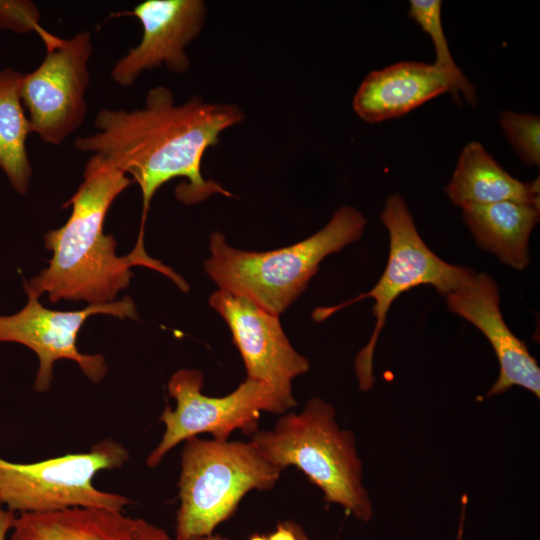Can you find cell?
Wrapping results in <instances>:
<instances>
[{"mask_svg":"<svg viewBox=\"0 0 540 540\" xmlns=\"http://www.w3.org/2000/svg\"><path fill=\"white\" fill-rule=\"evenodd\" d=\"M244 118L236 103H213L192 96L176 104L173 92L160 85L147 92L142 108L101 109L95 117L96 132L76 138L74 146L105 157L140 186L143 212L134 249L145 251L147 212L163 184L184 178L175 193L186 205L215 193L232 196L217 182L204 179L201 162L207 149L219 142L220 134Z\"/></svg>","mask_w":540,"mask_h":540,"instance_id":"obj_1","label":"cell"},{"mask_svg":"<svg viewBox=\"0 0 540 540\" xmlns=\"http://www.w3.org/2000/svg\"><path fill=\"white\" fill-rule=\"evenodd\" d=\"M131 183L132 179L112 162L93 154L85 164L82 183L64 204L72 207L70 217L62 227L44 236L45 246L52 252L49 266L25 282L24 288L39 297L47 293L53 303L62 299L111 303L129 285L133 276L130 268L142 265L188 291L181 276L147 253L132 250L127 256H117L115 238L104 233L111 204Z\"/></svg>","mask_w":540,"mask_h":540,"instance_id":"obj_2","label":"cell"},{"mask_svg":"<svg viewBox=\"0 0 540 540\" xmlns=\"http://www.w3.org/2000/svg\"><path fill=\"white\" fill-rule=\"evenodd\" d=\"M366 223L357 209L342 206L310 237L262 252L233 248L221 232L214 231L204 269L219 289L242 295L279 316L306 290L321 261L360 239Z\"/></svg>","mask_w":540,"mask_h":540,"instance_id":"obj_3","label":"cell"},{"mask_svg":"<svg viewBox=\"0 0 540 540\" xmlns=\"http://www.w3.org/2000/svg\"><path fill=\"white\" fill-rule=\"evenodd\" d=\"M250 441L272 465L295 466L324 494L357 520L373 516L362 483V462L352 431L341 429L335 408L321 398L309 399L300 413L282 414L271 430H257Z\"/></svg>","mask_w":540,"mask_h":540,"instance_id":"obj_4","label":"cell"},{"mask_svg":"<svg viewBox=\"0 0 540 540\" xmlns=\"http://www.w3.org/2000/svg\"><path fill=\"white\" fill-rule=\"evenodd\" d=\"M281 472L251 441L187 439L181 453L175 540L212 535L249 491L272 489Z\"/></svg>","mask_w":540,"mask_h":540,"instance_id":"obj_5","label":"cell"},{"mask_svg":"<svg viewBox=\"0 0 540 540\" xmlns=\"http://www.w3.org/2000/svg\"><path fill=\"white\" fill-rule=\"evenodd\" d=\"M381 220L389 232L390 246L387 265L379 281L370 291L349 301L317 308L313 312V319L320 322L352 303L368 297L374 299L375 327L367 345L358 352L354 362L362 391L373 387L374 351L394 300L411 288L425 284L447 296L468 284L475 276L470 268L449 264L429 249L400 195L394 194L387 198Z\"/></svg>","mask_w":540,"mask_h":540,"instance_id":"obj_6","label":"cell"},{"mask_svg":"<svg viewBox=\"0 0 540 540\" xmlns=\"http://www.w3.org/2000/svg\"><path fill=\"white\" fill-rule=\"evenodd\" d=\"M129 457L121 443L106 438L88 452L33 463L0 458V503L20 513H45L71 507L123 511L131 500L98 489L93 479L99 471L122 467Z\"/></svg>","mask_w":540,"mask_h":540,"instance_id":"obj_7","label":"cell"},{"mask_svg":"<svg viewBox=\"0 0 540 540\" xmlns=\"http://www.w3.org/2000/svg\"><path fill=\"white\" fill-rule=\"evenodd\" d=\"M203 383L204 376L196 369H180L171 376L168 393L176 406L172 409L166 405L160 415L165 430L147 456L148 467L158 466L176 445L202 433L218 441L228 440L236 430L251 436L258 430L261 412L282 415L297 404L255 380L246 379L222 397L204 395Z\"/></svg>","mask_w":540,"mask_h":540,"instance_id":"obj_8","label":"cell"},{"mask_svg":"<svg viewBox=\"0 0 540 540\" xmlns=\"http://www.w3.org/2000/svg\"><path fill=\"white\" fill-rule=\"evenodd\" d=\"M45 44L47 53L40 65L22 74L20 95L32 133L45 143L60 145L86 117L92 36L88 31L69 39L51 35Z\"/></svg>","mask_w":540,"mask_h":540,"instance_id":"obj_9","label":"cell"},{"mask_svg":"<svg viewBox=\"0 0 540 540\" xmlns=\"http://www.w3.org/2000/svg\"><path fill=\"white\" fill-rule=\"evenodd\" d=\"M26 305L13 315H0V342H15L31 349L39 359L34 381L36 392H46L53 380V366L59 359L76 362L94 383L107 372L104 357L83 354L77 347V336L86 319L94 314H109L138 319L133 300L126 296L117 302L90 304L79 311H56L43 307L39 296L25 289Z\"/></svg>","mask_w":540,"mask_h":540,"instance_id":"obj_10","label":"cell"},{"mask_svg":"<svg viewBox=\"0 0 540 540\" xmlns=\"http://www.w3.org/2000/svg\"><path fill=\"white\" fill-rule=\"evenodd\" d=\"M209 305L227 323L246 369V379L266 384L277 394L296 402L292 381L306 373L310 363L288 340L279 316L250 299L218 289Z\"/></svg>","mask_w":540,"mask_h":540,"instance_id":"obj_11","label":"cell"},{"mask_svg":"<svg viewBox=\"0 0 540 540\" xmlns=\"http://www.w3.org/2000/svg\"><path fill=\"white\" fill-rule=\"evenodd\" d=\"M142 25L139 44L112 67L115 83L128 87L140 75L164 65L174 73L190 69L188 45L200 34L207 15L202 0H146L130 12Z\"/></svg>","mask_w":540,"mask_h":540,"instance_id":"obj_12","label":"cell"},{"mask_svg":"<svg viewBox=\"0 0 540 540\" xmlns=\"http://www.w3.org/2000/svg\"><path fill=\"white\" fill-rule=\"evenodd\" d=\"M498 286L486 273L475 274L460 289L447 295L450 311L477 327L488 339L499 362L500 372L487 395L505 393L520 386L540 397V368L524 341L503 320Z\"/></svg>","mask_w":540,"mask_h":540,"instance_id":"obj_13","label":"cell"},{"mask_svg":"<svg viewBox=\"0 0 540 540\" xmlns=\"http://www.w3.org/2000/svg\"><path fill=\"white\" fill-rule=\"evenodd\" d=\"M12 530L10 540H174L145 519L97 507L20 513Z\"/></svg>","mask_w":540,"mask_h":540,"instance_id":"obj_14","label":"cell"},{"mask_svg":"<svg viewBox=\"0 0 540 540\" xmlns=\"http://www.w3.org/2000/svg\"><path fill=\"white\" fill-rule=\"evenodd\" d=\"M447 92L456 99L450 79L433 64L399 62L370 72L354 95L353 108L365 122L377 123L400 117Z\"/></svg>","mask_w":540,"mask_h":540,"instance_id":"obj_15","label":"cell"},{"mask_svg":"<svg viewBox=\"0 0 540 540\" xmlns=\"http://www.w3.org/2000/svg\"><path fill=\"white\" fill-rule=\"evenodd\" d=\"M445 190L462 208L503 201L539 207V179L527 183L512 177L476 141L463 148Z\"/></svg>","mask_w":540,"mask_h":540,"instance_id":"obj_16","label":"cell"},{"mask_svg":"<svg viewBox=\"0 0 540 540\" xmlns=\"http://www.w3.org/2000/svg\"><path fill=\"white\" fill-rule=\"evenodd\" d=\"M462 209L463 219L480 247L517 270L528 265L529 237L539 220V207L503 201Z\"/></svg>","mask_w":540,"mask_h":540,"instance_id":"obj_17","label":"cell"},{"mask_svg":"<svg viewBox=\"0 0 540 540\" xmlns=\"http://www.w3.org/2000/svg\"><path fill=\"white\" fill-rule=\"evenodd\" d=\"M22 74L0 70V168L12 187L26 194L32 176L26 141L31 131L20 95Z\"/></svg>","mask_w":540,"mask_h":540,"instance_id":"obj_18","label":"cell"},{"mask_svg":"<svg viewBox=\"0 0 540 540\" xmlns=\"http://www.w3.org/2000/svg\"><path fill=\"white\" fill-rule=\"evenodd\" d=\"M441 7L442 2L439 0H411L408 15L430 36L436 52V61L433 65L450 79L457 101L461 93L470 105H475L477 103L475 89L451 55L443 30Z\"/></svg>","mask_w":540,"mask_h":540,"instance_id":"obj_19","label":"cell"},{"mask_svg":"<svg viewBox=\"0 0 540 540\" xmlns=\"http://www.w3.org/2000/svg\"><path fill=\"white\" fill-rule=\"evenodd\" d=\"M500 124L519 157L527 165L540 163V119L512 111L500 115Z\"/></svg>","mask_w":540,"mask_h":540,"instance_id":"obj_20","label":"cell"},{"mask_svg":"<svg viewBox=\"0 0 540 540\" xmlns=\"http://www.w3.org/2000/svg\"><path fill=\"white\" fill-rule=\"evenodd\" d=\"M40 10L29 0H0V29L19 34L37 32L45 41L51 34L40 26Z\"/></svg>","mask_w":540,"mask_h":540,"instance_id":"obj_21","label":"cell"},{"mask_svg":"<svg viewBox=\"0 0 540 540\" xmlns=\"http://www.w3.org/2000/svg\"><path fill=\"white\" fill-rule=\"evenodd\" d=\"M16 519L15 512L4 509L0 503V540H5L8 531L13 529Z\"/></svg>","mask_w":540,"mask_h":540,"instance_id":"obj_22","label":"cell"},{"mask_svg":"<svg viewBox=\"0 0 540 540\" xmlns=\"http://www.w3.org/2000/svg\"><path fill=\"white\" fill-rule=\"evenodd\" d=\"M464 517H465V504H463V509H462V513H461V518H460V523H459V528H458V532H457V538L456 540H463V532H464ZM289 527L292 529L295 537L297 540H311L308 535L305 533V531L303 530V528L295 523L294 521H287Z\"/></svg>","mask_w":540,"mask_h":540,"instance_id":"obj_23","label":"cell"},{"mask_svg":"<svg viewBox=\"0 0 540 540\" xmlns=\"http://www.w3.org/2000/svg\"><path fill=\"white\" fill-rule=\"evenodd\" d=\"M268 540H297L287 521L279 522L274 532L268 535Z\"/></svg>","mask_w":540,"mask_h":540,"instance_id":"obj_24","label":"cell"},{"mask_svg":"<svg viewBox=\"0 0 540 540\" xmlns=\"http://www.w3.org/2000/svg\"><path fill=\"white\" fill-rule=\"evenodd\" d=\"M191 540H228V538L223 537L219 534H212L209 536L199 537V538H193Z\"/></svg>","mask_w":540,"mask_h":540,"instance_id":"obj_25","label":"cell"},{"mask_svg":"<svg viewBox=\"0 0 540 540\" xmlns=\"http://www.w3.org/2000/svg\"><path fill=\"white\" fill-rule=\"evenodd\" d=\"M248 540H268V536L264 534L254 533L248 538Z\"/></svg>","mask_w":540,"mask_h":540,"instance_id":"obj_26","label":"cell"}]
</instances>
